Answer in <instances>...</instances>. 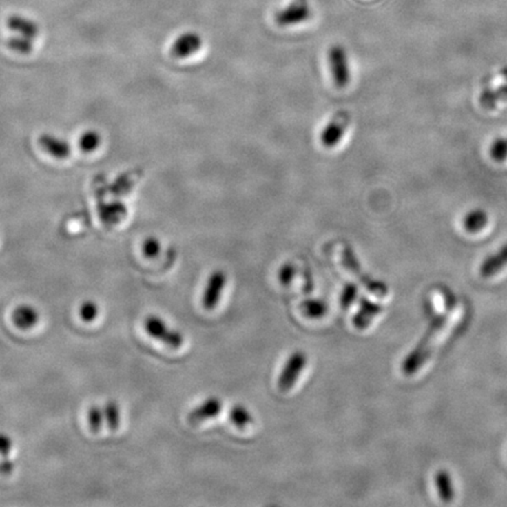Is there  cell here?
<instances>
[{
	"instance_id": "cell-26",
	"label": "cell",
	"mask_w": 507,
	"mask_h": 507,
	"mask_svg": "<svg viewBox=\"0 0 507 507\" xmlns=\"http://www.w3.org/2000/svg\"><path fill=\"white\" fill-rule=\"evenodd\" d=\"M490 155L497 163H504L507 158V138L495 139L492 143Z\"/></svg>"
},
{
	"instance_id": "cell-22",
	"label": "cell",
	"mask_w": 507,
	"mask_h": 507,
	"mask_svg": "<svg viewBox=\"0 0 507 507\" xmlns=\"http://www.w3.org/2000/svg\"><path fill=\"white\" fill-rule=\"evenodd\" d=\"M229 418L231 423L238 428H245L248 425L253 424L254 417L249 410L243 405H235L230 408Z\"/></svg>"
},
{
	"instance_id": "cell-5",
	"label": "cell",
	"mask_w": 507,
	"mask_h": 507,
	"mask_svg": "<svg viewBox=\"0 0 507 507\" xmlns=\"http://www.w3.org/2000/svg\"><path fill=\"white\" fill-rule=\"evenodd\" d=\"M313 12L308 0H293L275 14V21L281 28L295 26L310 19Z\"/></svg>"
},
{
	"instance_id": "cell-33",
	"label": "cell",
	"mask_w": 507,
	"mask_h": 507,
	"mask_svg": "<svg viewBox=\"0 0 507 507\" xmlns=\"http://www.w3.org/2000/svg\"><path fill=\"white\" fill-rule=\"evenodd\" d=\"M16 464L10 457H0V475H8L14 471Z\"/></svg>"
},
{
	"instance_id": "cell-27",
	"label": "cell",
	"mask_w": 507,
	"mask_h": 507,
	"mask_svg": "<svg viewBox=\"0 0 507 507\" xmlns=\"http://www.w3.org/2000/svg\"><path fill=\"white\" fill-rule=\"evenodd\" d=\"M8 48H11L12 51L19 54H28V53H31L33 46H32L31 39L19 36L14 37L8 41Z\"/></svg>"
},
{
	"instance_id": "cell-16",
	"label": "cell",
	"mask_w": 507,
	"mask_h": 507,
	"mask_svg": "<svg viewBox=\"0 0 507 507\" xmlns=\"http://www.w3.org/2000/svg\"><path fill=\"white\" fill-rule=\"evenodd\" d=\"M505 83L495 90H486L480 95L479 103L482 107L492 110L497 105L507 100V68L503 72Z\"/></svg>"
},
{
	"instance_id": "cell-4",
	"label": "cell",
	"mask_w": 507,
	"mask_h": 507,
	"mask_svg": "<svg viewBox=\"0 0 507 507\" xmlns=\"http://www.w3.org/2000/svg\"><path fill=\"white\" fill-rule=\"evenodd\" d=\"M145 330L149 336L173 349L181 348L183 344V333L172 330L168 325L155 315H149L145 320Z\"/></svg>"
},
{
	"instance_id": "cell-32",
	"label": "cell",
	"mask_w": 507,
	"mask_h": 507,
	"mask_svg": "<svg viewBox=\"0 0 507 507\" xmlns=\"http://www.w3.org/2000/svg\"><path fill=\"white\" fill-rule=\"evenodd\" d=\"M13 448H14V442H13L12 437L5 432H0V457H10Z\"/></svg>"
},
{
	"instance_id": "cell-15",
	"label": "cell",
	"mask_w": 507,
	"mask_h": 507,
	"mask_svg": "<svg viewBox=\"0 0 507 507\" xmlns=\"http://www.w3.org/2000/svg\"><path fill=\"white\" fill-rule=\"evenodd\" d=\"M507 266V243L491 256L485 258L480 266V275L488 278L495 276Z\"/></svg>"
},
{
	"instance_id": "cell-18",
	"label": "cell",
	"mask_w": 507,
	"mask_h": 507,
	"mask_svg": "<svg viewBox=\"0 0 507 507\" xmlns=\"http://www.w3.org/2000/svg\"><path fill=\"white\" fill-rule=\"evenodd\" d=\"M436 486L440 500L445 504L451 503L455 498V488L448 472L439 471L437 473Z\"/></svg>"
},
{
	"instance_id": "cell-14",
	"label": "cell",
	"mask_w": 507,
	"mask_h": 507,
	"mask_svg": "<svg viewBox=\"0 0 507 507\" xmlns=\"http://www.w3.org/2000/svg\"><path fill=\"white\" fill-rule=\"evenodd\" d=\"M99 216L105 226L115 227L126 218V205L120 201L103 203L99 207Z\"/></svg>"
},
{
	"instance_id": "cell-2",
	"label": "cell",
	"mask_w": 507,
	"mask_h": 507,
	"mask_svg": "<svg viewBox=\"0 0 507 507\" xmlns=\"http://www.w3.org/2000/svg\"><path fill=\"white\" fill-rule=\"evenodd\" d=\"M342 263L346 269L353 273V276L361 282L362 284L364 285L365 288L370 291V293L378 296V298H385L388 296L389 288L388 285L383 283L382 281L375 280L371 278L370 275L365 273L364 270L362 269L360 261L357 258L356 254L353 251V248L350 246H344V248L342 249Z\"/></svg>"
},
{
	"instance_id": "cell-12",
	"label": "cell",
	"mask_w": 507,
	"mask_h": 507,
	"mask_svg": "<svg viewBox=\"0 0 507 507\" xmlns=\"http://www.w3.org/2000/svg\"><path fill=\"white\" fill-rule=\"evenodd\" d=\"M222 410V400L218 397H209L205 402L198 405L188 415V422L190 424H200L205 420H210L218 416Z\"/></svg>"
},
{
	"instance_id": "cell-8",
	"label": "cell",
	"mask_w": 507,
	"mask_h": 507,
	"mask_svg": "<svg viewBox=\"0 0 507 507\" xmlns=\"http://www.w3.org/2000/svg\"><path fill=\"white\" fill-rule=\"evenodd\" d=\"M203 44V38L196 32H183L172 44V56L175 59H188L201 50Z\"/></svg>"
},
{
	"instance_id": "cell-17",
	"label": "cell",
	"mask_w": 507,
	"mask_h": 507,
	"mask_svg": "<svg viewBox=\"0 0 507 507\" xmlns=\"http://www.w3.org/2000/svg\"><path fill=\"white\" fill-rule=\"evenodd\" d=\"M488 216L483 209H473L468 211L464 218V227L468 233L475 234L488 226Z\"/></svg>"
},
{
	"instance_id": "cell-13",
	"label": "cell",
	"mask_w": 507,
	"mask_h": 507,
	"mask_svg": "<svg viewBox=\"0 0 507 507\" xmlns=\"http://www.w3.org/2000/svg\"><path fill=\"white\" fill-rule=\"evenodd\" d=\"M382 305L376 302L370 301L369 298H361L360 301V310L355 313L353 318V323L357 329L364 330L371 324L375 317L378 316L382 313Z\"/></svg>"
},
{
	"instance_id": "cell-9",
	"label": "cell",
	"mask_w": 507,
	"mask_h": 507,
	"mask_svg": "<svg viewBox=\"0 0 507 507\" xmlns=\"http://www.w3.org/2000/svg\"><path fill=\"white\" fill-rule=\"evenodd\" d=\"M227 284V275L223 270H215L210 275L203 293V304L207 310L214 309L221 298L222 291Z\"/></svg>"
},
{
	"instance_id": "cell-10",
	"label": "cell",
	"mask_w": 507,
	"mask_h": 507,
	"mask_svg": "<svg viewBox=\"0 0 507 507\" xmlns=\"http://www.w3.org/2000/svg\"><path fill=\"white\" fill-rule=\"evenodd\" d=\"M39 145L45 153L51 155L52 158L65 160L72 154V145L68 140L51 133L40 135Z\"/></svg>"
},
{
	"instance_id": "cell-23",
	"label": "cell",
	"mask_w": 507,
	"mask_h": 507,
	"mask_svg": "<svg viewBox=\"0 0 507 507\" xmlns=\"http://www.w3.org/2000/svg\"><path fill=\"white\" fill-rule=\"evenodd\" d=\"M8 26L13 31L18 32L20 37H24V38H28V39H33L38 33L36 25L31 23V21L23 19V18H12L10 20Z\"/></svg>"
},
{
	"instance_id": "cell-30",
	"label": "cell",
	"mask_w": 507,
	"mask_h": 507,
	"mask_svg": "<svg viewBox=\"0 0 507 507\" xmlns=\"http://www.w3.org/2000/svg\"><path fill=\"white\" fill-rule=\"evenodd\" d=\"M143 253L148 258H158L161 253V242L154 236L146 238L143 243Z\"/></svg>"
},
{
	"instance_id": "cell-31",
	"label": "cell",
	"mask_w": 507,
	"mask_h": 507,
	"mask_svg": "<svg viewBox=\"0 0 507 507\" xmlns=\"http://www.w3.org/2000/svg\"><path fill=\"white\" fill-rule=\"evenodd\" d=\"M296 276V268L291 263H285L278 270V281L282 285H289Z\"/></svg>"
},
{
	"instance_id": "cell-25",
	"label": "cell",
	"mask_w": 507,
	"mask_h": 507,
	"mask_svg": "<svg viewBox=\"0 0 507 507\" xmlns=\"http://www.w3.org/2000/svg\"><path fill=\"white\" fill-rule=\"evenodd\" d=\"M88 426L93 432L101 430L105 424L103 405H92L87 410Z\"/></svg>"
},
{
	"instance_id": "cell-6",
	"label": "cell",
	"mask_w": 507,
	"mask_h": 507,
	"mask_svg": "<svg viewBox=\"0 0 507 507\" xmlns=\"http://www.w3.org/2000/svg\"><path fill=\"white\" fill-rule=\"evenodd\" d=\"M307 362H308V357L303 351H295L290 355L284 368L282 370L281 375L278 377V386L280 391L287 393L293 388V385L298 382V377L304 370Z\"/></svg>"
},
{
	"instance_id": "cell-19",
	"label": "cell",
	"mask_w": 507,
	"mask_h": 507,
	"mask_svg": "<svg viewBox=\"0 0 507 507\" xmlns=\"http://www.w3.org/2000/svg\"><path fill=\"white\" fill-rule=\"evenodd\" d=\"M78 145H79V148L83 153L91 154V153L98 151L99 147L103 145V136H101L99 132L95 131V130H87V131L83 132L80 135Z\"/></svg>"
},
{
	"instance_id": "cell-7",
	"label": "cell",
	"mask_w": 507,
	"mask_h": 507,
	"mask_svg": "<svg viewBox=\"0 0 507 507\" xmlns=\"http://www.w3.org/2000/svg\"><path fill=\"white\" fill-rule=\"evenodd\" d=\"M350 125V114L346 111L337 112L322 130L321 143L325 148H333L344 136Z\"/></svg>"
},
{
	"instance_id": "cell-1",
	"label": "cell",
	"mask_w": 507,
	"mask_h": 507,
	"mask_svg": "<svg viewBox=\"0 0 507 507\" xmlns=\"http://www.w3.org/2000/svg\"><path fill=\"white\" fill-rule=\"evenodd\" d=\"M453 307H455V303L451 304V307H448L445 313H440L432 320L431 323L428 324V329L425 331L423 337L420 338L418 344L416 345V348L413 349L403 361L402 371L406 376H411L413 373H416L426 363L428 357L431 355L433 342L438 336V333L444 329V327L448 323V316L453 310Z\"/></svg>"
},
{
	"instance_id": "cell-21",
	"label": "cell",
	"mask_w": 507,
	"mask_h": 507,
	"mask_svg": "<svg viewBox=\"0 0 507 507\" xmlns=\"http://www.w3.org/2000/svg\"><path fill=\"white\" fill-rule=\"evenodd\" d=\"M302 313L310 318H321L328 313V304L323 300H305L301 304Z\"/></svg>"
},
{
	"instance_id": "cell-3",
	"label": "cell",
	"mask_w": 507,
	"mask_h": 507,
	"mask_svg": "<svg viewBox=\"0 0 507 507\" xmlns=\"http://www.w3.org/2000/svg\"><path fill=\"white\" fill-rule=\"evenodd\" d=\"M328 63L335 86L341 90L348 87L351 81V71L348 54L342 45H333L328 50Z\"/></svg>"
},
{
	"instance_id": "cell-20",
	"label": "cell",
	"mask_w": 507,
	"mask_h": 507,
	"mask_svg": "<svg viewBox=\"0 0 507 507\" xmlns=\"http://www.w3.org/2000/svg\"><path fill=\"white\" fill-rule=\"evenodd\" d=\"M103 416H105V424L107 425L111 430L119 428L121 424V408L118 402L108 400L103 405Z\"/></svg>"
},
{
	"instance_id": "cell-24",
	"label": "cell",
	"mask_w": 507,
	"mask_h": 507,
	"mask_svg": "<svg viewBox=\"0 0 507 507\" xmlns=\"http://www.w3.org/2000/svg\"><path fill=\"white\" fill-rule=\"evenodd\" d=\"M78 313H79L80 320L83 322V323H93V322L96 321V318L99 317L100 315V307L96 302L93 301V300H86V301H83L81 304H80L79 310H78Z\"/></svg>"
},
{
	"instance_id": "cell-29",
	"label": "cell",
	"mask_w": 507,
	"mask_h": 507,
	"mask_svg": "<svg viewBox=\"0 0 507 507\" xmlns=\"http://www.w3.org/2000/svg\"><path fill=\"white\" fill-rule=\"evenodd\" d=\"M135 181H136V175L134 173H126L115 183L116 186L114 189L115 194H126L128 192H131L134 187Z\"/></svg>"
},
{
	"instance_id": "cell-11",
	"label": "cell",
	"mask_w": 507,
	"mask_h": 507,
	"mask_svg": "<svg viewBox=\"0 0 507 507\" xmlns=\"http://www.w3.org/2000/svg\"><path fill=\"white\" fill-rule=\"evenodd\" d=\"M13 324L23 331H28L36 328L40 321L39 310L34 305L23 303L17 305L12 311Z\"/></svg>"
},
{
	"instance_id": "cell-28",
	"label": "cell",
	"mask_w": 507,
	"mask_h": 507,
	"mask_svg": "<svg viewBox=\"0 0 507 507\" xmlns=\"http://www.w3.org/2000/svg\"><path fill=\"white\" fill-rule=\"evenodd\" d=\"M358 296V288L353 283L345 284L344 289L341 293V307L343 309H349L356 301Z\"/></svg>"
}]
</instances>
